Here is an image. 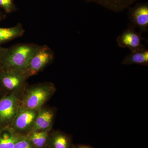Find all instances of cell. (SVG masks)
Here are the masks:
<instances>
[{"instance_id": "1", "label": "cell", "mask_w": 148, "mask_h": 148, "mask_svg": "<svg viewBox=\"0 0 148 148\" xmlns=\"http://www.w3.org/2000/svg\"><path fill=\"white\" fill-rule=\"evenodd\" d=\"M38 46L36 44L26 43L7 48L0 64V69L22 73Z\"/></svg>"}, {"instance_id": "2", "label": "cell", "mask_w": 148, "mask_h": 148, "mask_svg": "<svg viewBox=\"0 0 148 148\" xmlns=\"http://www.w3.org/2000/svg\"><path fill=\"white\" fill-rule=\"evenodd\" d=\"M54 58V52L47 45H39L27 68L21 73L26 79L34 75L51 63Z\"/></svg>"}, {"instance_id": "3", "label": "cell", "mask_w": 148, "mask_h": 148, "mask_svg": "<svg viewBox=\"0 0 148 148\" xmlns=\"http://www.w3.org/2000/svg\"><path fill=\"white\" fill-rule=\"evenodd\" d=\"M55 90L54 85L51 83L38 85L32 88L25 97V106L29 110H38L47 101Z\"/></svg>"}, {"instance_id": "4", "label": "cell", "mask_w": 148, "mask_h": 148, "mask_svg": "<svg viewBox=\"0 0 148 148\" xmlns=\"http://www.w3.org/2000/svg\"><path fill=\"white\" fill-rule=\"evenodd\" d=\"M142 34L136 32L135 29L128 24L127 29L117 38L118 45L123 48L128 49L131 52L145 48V46L142 43L145 39Z\"/></svg>"}, {"instance_id": "5", "label": "cell", "mask_w": 148, "mask_h": 148, "mask_svg": "<svg viewBox=\"0 0 148 148\" xmlns=\"http://www.w3.org/2000/svg\"><path fill=\"white\" fill-rule=\"evenodd\" d=\"M128 9L129 24L135 29L138 27L142 34L147 32L148 3H138Z\"/></svg>"}, {"instance_id": "6", "label": "cell", "mask_w": 148, "mask_h": 148, "mask_svg": "<svg viewBox=\"0 0 148 148\" xmlns=\"http://www.w3.org/2000/svg\"><path fill=\"white\" fill-rule=\"evenodd\" d=\"M26 78L21 72L1 70L0 83L6 89L13 90L21 87Z\"/></svg>"}, {"instance_id": "7", "label": "cell", "mask_w": 148, "mask_h": 148, "mask_svg": "<svg viewBox=\"0 0 148 148\" xmlns=\"http://www.w3.org/2000/svg\"><path fill=\"white\" fill-rule=\"evenodd\" d=\"M16 110V98L14 95L0 100V121L8 122L12 119Z\"/></svg>"}, {"instance_id": "8", "label": "cell", "mask_w": 148, "mask_h": 148, "mask_svg": "<svg viewBox=\"0 0 148 148\" xmlns=\"http://www.w3.org/2000/svg\"><path fill=\"white\" fill-rule=\"evenodd\" d=\"M36 116L34 110L27 109L20 111L14 121L15 132L18 133L27 130L34 123Z\"/></svg>"}, {"instance_id": "9", "label": "cell", "mask_w": 148, "mask_h": 148, "mask_svg": "<svg viewBox=\"0 0 148 148\" xmlns=\"http://www.w3.org/2000/svg\"><path fill=\"white\" fill-rule=\"evenodd\" d=\"M138 0H86V2L95 3L115 12L128 8Z\"/></svg>"}, {"instance_id": "10", "label": "cell", "mask_w": 148, "mask_h": 148, "mask_svg": "<svg viewBox=\"0 0 148 148\" xmlns=\"http://www.w3.org/2000/svg\"><path fill=\"white\" fill-rule=\"evenodd\" d=\"M72 139L69 135L60 131L50 134L45 148H72Z\"/></svg>"}, {"instance_id": "11", "label": "cell", "mask_w": 148, "mask_h": 148, "mask_svg": "<svg viewBox=\"0 0 148 148\" xmlns=\"http://www.w3.org/2000/svg\"><path fill=\"white\" fill-rule=\"evenodd\" d=\"M54 112L50 110H42L38 114L34 123L32 131H40L50 129L54 118Z\"/></svg>"}, {"instance_id": "12", "label": "cell", "mask_w": 148, "mask_h": 148, "mask_svg": "<svg viewBox=\"0 0 148 148\" xmlns=\"http://www.w3.org/2000/svg\"><path fill=\"white\" fill-rule=\"evenodd\" d=\"M25 30L20 23L9 28L0 27V45L21 36Z\"/></svg>"}, {"instance_id": "13", "label": "cell", "mask_w": 148, "mask_h": 148, "mask_svg": "<svg viewBox=\"0 0 148 148\" xmlns=\"http://www.w3.org/2000/svg\"><path fill=\"white\" fill-rule=\"evenodd\" d=\"M122 64L130 65L135 64L143 66H148V50L145 48L131 52L123 58Z\"/></svg>"}, {"instance_id": "14", "label": "cell", "mask_w": 148, "mask_h": 148, "mask_svg": "<svg viewBox=\"0 0 148 148\" xmlns=\"http://www.w3.org/2000/svg\"><path fill=\"white\" fill-rule=\"evenodd\" d=\"M22 135L11 130L0 132V148H14Z\"/></svg>"}, {"instance_id": "15", "label": "cell", "mask_w": 148, "mask_h": 148, "mask_svg": "<svg viewBox=\"0 0 148 148\" xmlns=\"http://www.w3.org/2000/svg\"><path fill=\"white\" fill-rule=\"evenodd\" d=\"M0 8L7 13H11L16 10L14 0H0Z\"/></svg>"}, {"instance_id": "16", "label": "cell", "mask_w": 148, "mask_h": 148, "mask_svg": "<svg viewBox=\"0 0 148 148\" xmlns=\"http://www.w3.org/2000/svg\"><path fill=\"white\" fill-rule=\"evenodd\" d=\"M14 148H35L26 135H22L16 142Z\"/></svg>"}, {"instance_id": "17", "label": "cell", "mask_w": 148, "mask_h": 148, "mask_svg": "<svg viewBox=\"0 0 148 148\" xmlns=\"http://www.w3.org/2000/svg\"><path fill=\"white\" fill-rule=\"evenodd\" d=\"M6 49V48L3 47H2L1 46V45H0V64L5 53Z\"/></svg>"}, {"instance_id": "18", "label": "cell", "mask_w": 148, "mask_h": 148, "mask_svg": "<svg viewBox=\"0 0 148 148\" xmlns=\"http://www.w3.org/2000/svg\"><path fill=\"white\" fill-rule=\"evenodd\" d=\"M72 148H93L92 147H90L87 145H81V144H79V145H73V147Z\"/></svg>"}, {"instance_id": "19", "label": "cell", "mask_w": 148, "mask_h": 148, "mask_svg": "<svg viewBox=\"0 0 148 148\" xmlns=\"http://www.w3.org/2000/svg\"><path fill=\"white\" fill-rule=\"evenodd\" d=\"M3 18V15L2 14V13H1V12H0V21H1V19H2Z\"/></svg>"}]
</instances>
